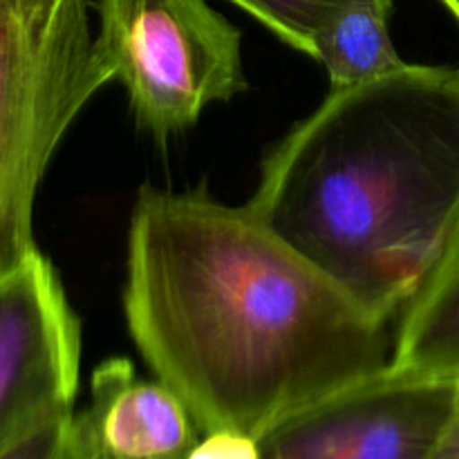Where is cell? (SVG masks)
I'll list each match as a JSON object with an SVG mask.
<instances>
[{"label":"cell","mask_w":459,"mask_h":459,"mask_svg":"<svg viewBox=\"0 0 459 459\" xmlns=\"http://www.w3.org/2000/svg\"><path fill=\"white\" fill-rule=\"evenodd\" d=\"M124 314L157 381L202 435L260 439L291 412L385 370L394 332L247 206L143 186Z\"/></svg>","instance_id":"6da1fadb"},{"label":"cell","mask_w":459,"mask_h":459,"mask_svg":"<svg viewBox=\"0 0 459 459\" xmlns=\"http://www.w3.org/2000/svg\"><path fill=\"white\" fill-rule=\"evenodd\" d=\"M247 209L393 323L459 229V67L336 88L264 157Z\"/></svg>","instance_id":"7a4b0ae2"},{"label":"cell","mask_w":459,"mask_h":459,"mask_svg":"<svg viewBox=\"0 0 459 459\" xmlns=\"http://www.w3.org/2000/svg\"><path fill=\"white\" fill-rule=\"evenodd\" d=\"M88 0H0V278L39 251L34 204L90 99L110 83Z\"/></svg>","instance_id":"3957f363"},{"label":"cell","mask_w":459,"mask_h":459,"mask_svg":"<svg viewBox=\"0 0 459 459\" xmlns=\"http://www.w3.org/2000/svg\"><path fill=\"white\" fill-rule=\"evenodd\" d=\"M94 9L99 65L157 142L247 90L240 31L206 0H97Z\"/></svg>","instance_id":"277c9868"},{"label":"cell","mask_w":459,"mask_h":459,"mask_svg":"<svg viewBox=\"0 0 459 459\" xmlns=\"http://www.w3.org/2000/svg\"><path fill=\"white\" fill-rule=\"evenodd\" d=\"M457 406V381L385 370L278 421L263 459H433Z\"/></svg>","instance_id":"5b68a950"},{"label":"cell","mask_w":459,"mask_h":459,"mask_svg":"<svg viewBox=\"0 0 459 459\" xmlns=\"http://www.w3.org/2000/svg\"><path fill=\"white\" fill-rule=\"evenodd\" d=\"M81 323L40 251L0 278V451L74 411Z\"/></svg>","instance_id":"8992f818"},{"label":"cell","mask_w":459,"mask_h":459,"mask_svg":"<svg viewBox=\"0 0 459 459\" xmlns=\"http://www.w3.org/2000/svg\"><path fill=\"white\" fill-rule=\"evenodd\" d=\"M83 412L99 459H186L202 437L182 399L121 357L94 368Z\"/></svg>","instance_id":"52a82bcc"},{"label":"cell","mask_w":459,"mask_h":459,"mask_svg":"<svg viewBox=\"0 0 459 459\" xmlns=\"http://www.w3.org/2000/svg\"><path fill=\"white\" fill-rule=\"evenodd\" d=\"M388 368L399 375L459 381V229L397 316Z\"/></svg>","instance_id":"ba28073f"},{"label":"cell","mask_w":459,"mask_h":459,"mask_svg":"<svg viewBox=\"0 0 459 459\" xmlns=\"http://www.w3.org/2000/svg\"><path fill=\"white\" fill-rule=\"evenodd\" d=\"M390 13L393 9L381 4H357L323 31L314 61L325 67L332 90L366 83L403 65L390 39Z\"/></svg>","instance_id":"9c48e42d"},{"label":"cell","mask_w":459,"mask_h":459,"mask_svg":"<svg viewBox=\"0 0 459 459\" xmlns=\"http://www.w3.org/2000/svg\"><path fill=\"white\" fill-rule=\"evenodd\" d=\"M267 27L273 36L314 58L323 31L357 4L394 7V0H227Z\"/></svg>","instance_id":"30bf717a"},{"label":"cell","mask_w":459,"mask_h":459,"mask_svg":"<svg viewBox=\"0 0 459 459\" xmlns=\"http://www.w3.org/2000/svg\"><path fill=\"white\" fill-rule=\"evenodd\" d=\"M0 459H99V453L88 415L72 411L4 446Z\"/></svg>","instance_id":"8fae6325"},{"label":"cell","mask_w":459,"mask_h":459,"mask_svg":"<svg viewBox=\"0 0 459 459\" xmlns=\"http://www.w3.org/2000/svg\"><path fill=\"white\" fill-rule=\"evenodd\" d=\"M186 459H263L258 439L233 430L202 435Z\"/></svg>","instance_id":"7c38bea8"},{"label":"cell","mask_w":459,"mask_h":459,"mask_svg":"<svg viewBox=\"0 0 459 459\" xmlns=\"http://www.w3.org/2000/svg\"><path fill=\"white\" fill-rule=\"evenodd\" d=\"M433 459H459V381H457L455 415H453L451 426H448L446 435H444L442 444H439L437 453H435Z\"/></svg>","instance_id":"4fadbf2b"},{"label":"cell","mask_w":459,"mask_h":459,"mask_svg":"<svg viewBox=\"0 0 459 459\" xmlns=\"http://www.w3.org/2000/svg\"><path fill=\"white\" fill-rule=\"evenodd\" d=\"M439 3H442L444 7L448 9V13H451V16L455 18L457 25H459V0H439Z\"/></svg>","instance_id":"5bb4252c"}]
</instances>
